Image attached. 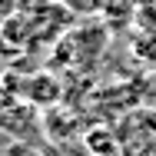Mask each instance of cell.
Segmentation results:
<instances>
[{
    "label": "cell",
    "instance_id": "obj_2",
    "mask_svg": "<svg viewBox=\"0 0 156 156\" xmlns=\"http://www.w3.org/2000/svg\"><path fill=\"white\" fill-rule=\"evenodd\" d=\"M87 150L93 156H116V140L106 126H96V129L87 133Z\"/></svg>",
    "mask_w": 156,
    "mask_h": 156
},
{
    "label": "cell",
    "instance_id": "obj_4",
    "mask_svg": "<svg viewBox=\"0 0 156 156\" xmlns=\"http://www.w3.org/2000/svg\"><path fill=\"white\" fill-rule=\"evenodd\" d=\"M7 53H10V43H7V37H3V33H0V60H3V57H7Z\"/></svg>",
    "mask_w": 156,
    "mask_h": 156
},
{
    "label": "cell",
    "instance_id": "obj_1",
    "mask_svg": "<svg viewBox=\"0 0 156 156\" xmlns=\"http://www.w3.org/2000/svg\"><path fill=\"white\" fill-rule=\"evenodd\" d=\"M20 93H23V100H30V103H37V106H50V103H57V96H60V87H57V80H53V76L40 73V76H30V80H23Z\"/></svg>",
    "mask_w": 156,
    "mask_h": 156
},
{
    "label": "cell",
    "instance_id": "obj_3",
    "mask_svg": "<svg viewBox=\"0 0 156 156\" xmlns=\"http://www.w3.org/2000/svg\"><path fill=\"white\" fill-rule=\"evenodd\" d=\"M17 10H20V7H17V0H0V27H3Z\"/></svg>",
    "mask_w": 156,
    "mask_h": 156
}]
</instances>
